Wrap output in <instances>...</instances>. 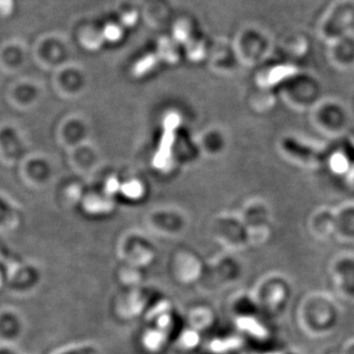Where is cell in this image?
Listing matches in <instances>:
<instances>
[{
	"mask_svg": "<svg viewBox=\"0 0 354 354\" xmlns=\"http://www.w3.org/2000/svg\"><path fill=\"white\" fill-rule=\"evenodd\" d=\"M114 203L109 195L90 194L83 201L84 209L91 214H102L111 211Z\"/></svg>",
	"mask_w": 354,
	"mask_h": 354,
	"instance_id": "6da1fadb",
	"label": "cell"
},
{
	"mask_svg": "<svg viewBox=\"0 0 354 354\" xmlns=\"http://www.w3.org/2000/svg\"><path fill=\"white\" fill-rule=\"evenodd\" d=\"M157 55L160 59L165 60L167 64H176L179 60L176 41L174 39H160L158 44Z\"/></svg>",
	"mask_w": 354,
	"mask_h": 354,
	"instance_id": "7a4b0ae2",
	"label": "cell"
},
{
	"mask_svg": "<svg viewBox=\"0 0 354 354\" xmlns=\"http://www.w3.org/2000/svg\"><path fill=\"white\" fill-rule=\"evenodd\" d=\"M158 59L160 58H158L157 53L156 55L155 53H151V55H147L145 57L140 58L138 62L133 66V75L139 78V77L145 76L150 73L157 66Z\"/></svg>",
	"mask_w": 354,
	"mask_h": 354,
	"instance_id": "3957f363",
	"label": "cell"
},
{
	"mask_svg": "<svg viewBox=\"0 0 354 354\" xmlns=\"http://www.w3.org/2000/svg\"><path fill=\"white\" fill-rule=\"evenodd\" d=\"M104 41L106 39L104 38L102 32L94 31V30H88L81 36V43L88 50H97L101 48Z\"/></svg>",
	"mask_w": 354,
	"mask_h": 354,
	"instance_id": "277c9868",
	"label": "cell"
},
{
	"mask_svg": "<svg viewBox=\"0 0 354 354\" xmlns=\"http://www.w3.org/2000/svg\"><path fill=\"white\" fill-rule=\"evenodd\" d=\"M121 192L123 195L131 199H137L143 195V186L138 180H130L121 185Z\"/></svg>",
	"mask_w": 354,
	"mask_h": 354,
	"instance_id": "5b68a950",
	"label": "cell"
},
{
	"mask_svg": "<svg viewBox=\"0 0 354 354\" xmlns=\"http://www.w3.org/2000/svg\"><path fill=\"white\" fill-rule=\"evenodd\" d=\"M177 44H187L190 41L189 26L185 22L177 23L174 28V38Z\"/></svg>",
	"mask_w": 354,
	"mask_h": 354,
	"instance_id": "8992f818",
	"label": "cell"
},
{
	"mask_svg": "<svg viewBox=\"0 0 354 354\" xmlns=\"http://www.w3.org/2000/svg\"><path fill=\"white\" fill-rule=\"evenodd\" d=\"M186 53H187L188 57L192 60L201 59L203 55H204V48L201 44L196 43L190 39L187 44H186Z\"/></svg>",
	"mask_w": 354,
	"mask_h": 354,
	"instance_id": "52a82bcc",
	"label": "cell"
},
{
	"mask_svg": "<svg viewBox=\"0 0 354 354\" xmlns=\"http://www.w3.org/2000/svg\"><path fill=\"white\" fill-rule=\"evenodd\" d=\"M122 30H121L120 26L114 24L106 26L104 31H102L104 39H106V41H113V43L120 41L121 37H122Z\"/></svg>",
	"mask_w": 354,
	"mask_h": 354,
	"instance_id": "ba28073f",
	"label": "cell"
},
{
	"mask_svg": "<svg viewBox=\"0 0 354 354\" xmlns=\"http://www.w3.org/2000/svg\"><path fill=\"white\" fill-rule=\"evenodd\" d=\"M120 190L121 184L115 177H111V178L106 181V186H104V192H106V195H109V196L111 197Z\"/></svg>",
	"mask_w": 354,
	"mask_h": 354,
	"instance_id": "9c48e42d",
	"label": "cell"
},
{
	"mask_svg": "<svg viewBox=\"0 0 354 354\" xmlns=\"http://www.w3.org/2000/svg\"><path fill=\"white\" fill-rule=\"evenodd\" d=\"M137 19H138V15L136 12L132 11V12L124 14L121 17V23L127 27H132V26L136 24Z\"/></svg>",
	"mask_w": 354,
	"mask_h": 354,
	"instance_id": "30bf717a",
	"label": "cell"
},
{
	"mask_svg": "<svg viewBox=\"0 0 354 354\" xmlns=\"http://www.w3.org/2000/svg\"><path fill=\"white\" fill-rule=\"evenodd\" d=\"M13 9V0H0V10L2 16H7Z\"/></svg>",
	"mask_w": 354,
	"mask_h": 354,
	"instance_id": "8fae6325",
	"label": "cell"
}]
</instances>
